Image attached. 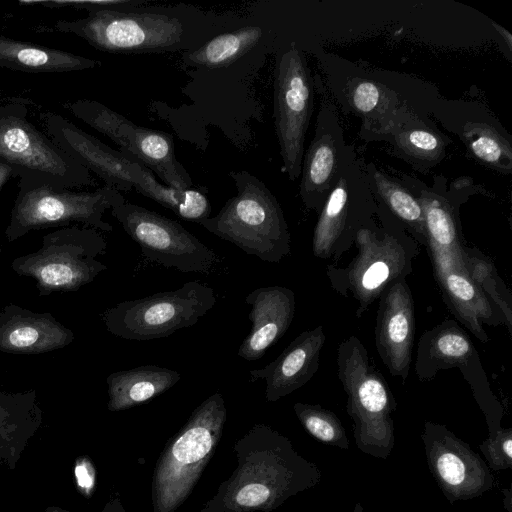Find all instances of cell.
I'll return each mask as SVG.
<instances>
[{
    "instance_id": "6da1fadb",
    "label": "cell",
    "mask_w": 512,
    "mask_h": 512,
    "mask_svg": "<svg viewBox=\"0 0 512 512\" xmlns=\"http://www.w3.org/2000/svg\"><path fill=\"white\" fill-rule=\"evenodd\" d=\"M54 27L97 50L127 54L185 52L217 35V24L210 16L182 5L93 11L82 19L59 20Z\"/></svg>"
},
{
    "instance_id": "7a4b0ae2",
    "label": "cell",
    "mask_w": 512,
    "mask_h": 512,
    "mask_svg": "<svg viewBox=\"0 0 512 512\" xmlns=\"http://www.w3.org/2000/svg\"><path fill=\"white\" fill-rule=\"evenodd\" d=\"M315 55L336 107L361 120L359 134L382 128L404 108L430 115L440 97L432 84L407 74L369 68L322 49Z\"/></svg>"
},
{
    "instance_id": "3957f363",
    "label": "cell",
    "mask_w": 512,
    "mask_h": 512,
    "mask_svg": "<svg viewBox=\"0 0 512 512\" xmlns=\"http://www.w3.org/2000/svg\"><path fill=\"white\" fill-rule=\"evenodd\" d=\"M39 118L52 141L99 176L105 186L119 192L135 189L184 220L199 224L210 217L211 205L204 193L191 188L177 190L160 183L136 159L109 147L59 114L45 111L39 113Z\"/></svg>"
},
{
    "instance_id": "277c9868",
    "label": "cell",
    "mask_w": 512,
    "mask_h": 512,
    "mask_svg": "<svg viewBox=\"0 0 512 512\" xmlns=\"http://www.w3.org/2000/svg\"><path fill=\"white\" fill-rule=\"evenodd\" d=\"M357 254L344 267H327L331 287L357 302L356 317L394 282L406 279L418 255V243L390 216L376 208L375 217L356 234Z\"/></svg>"
},
{
    "instance_id": "5b68a950",
    "label": "cell",
    "mask_w": 512,
    "mask_h": 512,
    "mask_svg": "<svg viewBox=\"0 0 512 512\" xmlns=\"http://www.w3.org/2000/svg\"><path fill=\"white\" fill-rule=\"evenodd\" d=\"M237 193L199 224L260 260L278 263L291 252V235L272 192L247 171H231Z\"/></svg>"
},
{
    "instance_id": "8992f818",
    "label": "cell",
    "mask_w": 512,
    "mask_h": 512,
    "mask_svg": "<svg viewBox=\"0 0 512 512\" xmlns=\"http://www.w3.org/2000/svg\"><path fill=\"white\" fill-rule=\"evenodd\" d=\"M227 420L221 393L206 398L170 439L153 474V512H175L188 498L216 449Z\"/></svg>"
},
{
    "instance_id": "52a82bcc",
    "label": "cell",
    "mask_w": 512,
    "mask_h": 512,
    "mask_svg": "<svg viewBox=\"0 0 512 512\" xmlns=\"http://www.w3.org/2000/svg\"><path fill=\"white\" fill-rule=\"evenodd\" d=\"M18 188L5 230L8 242H13L32 230L67 227L73 223L111 232L113 227L104 221V213L126 201L121 192L108 186L94 191H73L19 179Z\"/></svg>"
},
{
    "instance_id": "ba28073f",
    "label": "cell",
    "mask_w": 512,
    "mask_h": 512,
    "mask_svg": "<svg viewBox=\"0 0 512 512\" xmlns=\"http://www.w3.org/2000/svg\"><path fill=\"white\" fill-rule=\"evenodd\" d=\"M106 248L105 238L94 228L61 227L45 234L37 251L15 258L11 268L34 279L40 295L74 292L107 270L97 259Z\"/></svg>"
},
{
    "instance_id": "9c48e42d",
    "label": "cell",
    "mask_w": 512,
    "mask_h": 512,
    "mask_svg": "<svg viewBox=\"0 0 512 512\" xmlns=\"http://www.w3.org/2000/svg\"><path fill=\"white\" fill-rule=\"evenodd\" d=\"M23 102L0 105V161L14 177L60 188L93 186L90 171L32 124Z\"/></svg>"
},
{
    "instance_id": "30bf717a",
    "label": "cell",
    "mask_w": 512,
    "mask_h": 512,
    "mask_svg": "<svg viewBox=\"0 0 512 512\" xmlns=\"http://www.w3.org/2000/svg\"><path fill=\"white\" fill-rule=\"evenodd\" d=\"M215 303V292L210 286L190 281L176 290L119 302L103 312L102 320L114 336L148 341L196 325Z\"/></svg>"
},
{
    "instance_id": "8fae6325",
    "label": "cell",
    "mask_w": 512,
    "mask_h": 512,
    "mask_svg": "<svg viewBox=\"0 0 512 512\" xmlns=\"http://www.w3.org/2000/svg\"><path fill=\"white\" fill-rule=\"evenodd\" d=\"M278 434L254 425L235 444L237 467L199 512H268L276 505L280 464L274 446Z\"/></svg>"
},
{
    "instance_id": "7c38bea8",
    "label": "cell",
    "mask_w": 512,
    "mask_h": 512,
    "mask_svg": "<svg viewBox=\"0 0 512 512\" xmlns=\"http://www.w3.org/2000/svg\"><path fill=\"white\" fill-rule=\"evenodd\" d=\"M273 87L274 124L283 170L295 181L301 173L315 87L306 56L294 41L276 56Z\"/></svg>"
},
{
    "instance_id": "4fadbf2b",
    "label": "cell",
    "mask_w": 512,
    "mask_h": 512,
    "mask_svg": "<svg viewBox=\"0 0 512 512\" xmlns=\"http://www.w3.org/2000/svg\"><path fill=\"white\" fill-rule=\"evenodd\" d=\"M66 108L75 117L109 137L121 152L151 170L164 185L177 190L191 188V177L175 156L172 135L138 126L94 100L79 99L67 104Z\"/></svg>"
},
{
    "instance_id": "5bb4252c",
    "label": "cell",
    "mask_w": 512,
    "mask_h": 512,
    "mask_svg": "<svg viewBox=\"0 0 512 512\" xmlns=\"http://www.w3.org/2000/svg\"><path fill=\"white\" fill-rule=\"evenodd\" d=\"M376 204L365 172V162L356 155L342 171L318 214L312 237L317 258L339 260L354 245L357 232L375 217Z\"/></svg>"
},
{
    "instance_id": "9a60e30c",
    "label": "cell",
    "mask_w": 512,
    "mask_h": 512,
    "mask_svg": "<svg viewBox=\"0 0 512 512\" xmlns=\"http://www.w3.org/2000/svg\"><path fill=\"white\" fill-rule=\"evenodd\" d=\"M111 214L142 254L165 268L209 273L217 260L212 249L173 219L127 201L113 207Z\"/></svg>"
},
{
    "instance_id": "2e32d148",
    "label": "cell",
    "mask_w": 512,
    "mask_h": 512,
    "mask_svg": "<svg viewBox=\"0 0 512 512\" xmlns=\"http://www.w3.org/2000/svg\"><path fill=\"white\" fill-rule=\"evenodd\" d=\"M314 87L321 94V104L314 137L303 155L299 196L307 209L319 214L342 171L357 153L353 145L346 143L337 107L318 75L314 77Z\"/></svg>"
},
{
    "instance_id": "e0dca14e",
    "label": "cell",
    "mask_w": 512,
    "mask_h": 512,
    "mask_svg": "<svg viewBox=\"0 0 512 512\" xmlns=\"http://www.w3.org/2000/svg\"><path fill=\"white\" fill-rule=\"evenodd\" d=\"M430 116L454 134L474 160L498 173H512V137L486 105L440 96Z\"/></svg>"
},
{
    "instance_id": "ac0fdd59",
    "label": "cell",
    "mask_w": 512,
    "mask_h": 512,
    "mask_svg": "<svg viewBox=\"0 0 512 512\" xmlns=\"http://www.w3.org/2000/svg\"><path fill=\"white\" fill-rule=\"evenodd\" d=\"M399 178L417 197L424 214L428 251L463 258L464 243L459 221L460 207L476 194H487L473 178L462 176L452 181L435 175L431 186L411 175Z\"/></svg>"
},
{
    "instance_id": "d6986e66",
    "label": "cell",
    "mask_w": 512,
    "mask_h": 512,
    "mask_svg": "<svg viewBox=\"0 0 512 512\" xmlns=\"http://www.w3.org/2000/svg\"><path fill=\"white\" fill-rule=\"evenodd\" d=\"M458 368L478 401L494 400L480 356L467 333L452 319L425 331L417 345L415 373L419 381L442 370Z\"/></svg>"
},
{
    "instance_id": "ffe728a7",
    "label": "cell",
    "mask_w": 512,
    "mask_h": 512,
    "mask_svg": "<svg viewBox=\"0 0 512 512\" xmlns=\"http://www.w3.org/2000/svg\"><path fill=\"white\" fill-rule=\"evenodd\" d=\"M366 142L384 141L393 156L420 173H428L447 156L451 139L424 112L404 108L382 128L360 133Z\"/></svg>"
},
{
    "instance_id": "44dd1931",
    "label": "cell",
    "mask_w": 512,
    "mask_h": 512,
    "mask_svg": "<svg viewBox=\"0 0 512 512\" xmlns=\"http://www.w3.org/2000/svg\"><path fill=\"white\" fill-rule=\"evenodd\" d=\"M415 329L413 297L406 279H401L379 297L375 345L389 373L403 382L410 371Z\"/></svg>"
},
{
    "instance_id": "7402d4cb",
    "label": "cell",
    "mask_w": 512,
    "mask_h": 512,
    "mask_svg": "<svg viewBox=\"0 0 512 512\" xmlns=\"http://www.w3.org/2000/svg\"><path fill=\"white\" fill-rule=\"evenodd\" d=\"M428 252L446 306L476 338L486 343L489 337L483 324L505 326L502 316L468 275L463 258Z\"/></svg>"
},
{
    "instance_id": "603a6c76",
    "label": "cell",
    "mask_w": 512,
    "mask_h": 512,
    "mask_svg": "<svg viewBox=\"0 0 512 512\" xmlns=\"http://www.w3.org/2000/svg\"><path fill=\"white\" fill-rule=\"evenodd\" d=\"M325 341L322 325L303 331L274 361L261 369L251 370L250 381H265V398L269 402L287 396L305 385L318 371Z\"/></svg>"
},
{
    "instance_id": "cb8c5ba5",
    "label": "cell",
    "mask_w": 512,
    "mask_h": 512,
    "mask_svg": "<svg viewBox=\"0 0 512 512\" xmlns=\"http://www.w3.org/2000/svg\"><path fill=\"white\" fill-rule=\"evenodd\" d=\"M245 303L251 306L248 319L252 326L237 355L244 360L255 361L290 327L296 308L295 294L283 286L260 287L245 297Z\"/></svg>"
},
{
    "instance_id": "d4e9b609",
    "label": "cell",
    "mask_w": 512,
    "mask_h": 512,
    "mask_svg": "<svg viewBox=\"0 0 512 512\" xmlns=\"http://www.w3.org/2000/svg\"><path fill=\"white\" fill-rule=\"evenodd\" d=\"M74 332L51 313H37L15 304L0 311V352L34 355L63 348Z\"/></svg>"
},
{
    "instance_id": "484cf974",
    "label": "cell",
    "mask_w": 512,
    "mask_h": 512,
    "mask_svg": "<svg viewBox=\"0 0 512 512\" xmlns=\"http://www.w3.org/2000/svg\"><path fill=\"white\" fill-rule=\"evenodd\" d=\"M43 412L36 390L0 392V467L13 471L28 442L39 430Z\"/></svg>"
},
{
    "instance_id": "4316f807",
    "label": "cell",
    "mask_w": 512,
    "mask_h": 512,
    "mask_svg": "<svg viewBox=\"0 0 512 512\" xmlns=\"http://www.w3.org/2000/svg\"><path fill=\"white\" fill-rule=\"evenodd\" d=\"M365 172L376 207L427 248L423 210L412 190L399 177L390 175L373 162H365Z\"/></svg>"
},
{
    "instance_id": "83f0119b",
    "label": "cell",
    "mask_w": 512,
    "mask_h": 512,
    "mask_svg": "<svg viewBox=\"0 0 512 512\" xmlns=\"http://www.w3.org/2000/svg\"><path fill=\"white\" fill-rule=\"evenodd\" d=\"M181 379L178 371L157 365H141L111 373L107 408L111 412L127 410L161 395Z\"/></svg>"
},
{
    "instance_id": "f1b7e54d",
    "label": "cell",
    "mask_w": 512,
    "mask_h": 512,
    "mask_svg": "<svg viewBox=\"0 0 512 512\" xmlns=\"http://www.w3.org/2000/svg\"><path fill=\"white\" fill-rule=\"evenodd\" d=\"M100 65V61L81 55L0 35V67L6 69L25 73H63Z\"/></svg>"
},
{
    "instance_id": "f546056e",
    "label": "cell",
    "mask_w": 512,
    "mask_h": 512,
    "mask_svg": "<svg viewBox=\"0 0 512 512\" xmlns=\"http://www.w3.org/2000/svg\"><path fill=\"white\" fill-rule=\"evenodd\" d=\"M264 37V29L246 25L234 31L219 33L197 49L182 53L188 66L220 68L228 66L256 47Z\"/></svg>"
},
{
    "instance_id": "4dcf8cb0",
    "label": "cell",
    "mask_w": 512,
    "mask_h": 512,
    "mask_svg": "<svg viewBox=\"0 0 512 512\" xmlns=\"http://www.w3.org/2000/svg\"><path fill=\"white\" fill-rule=\"evenodd\" d=\"M463 263L468 275L502 316L508 332L512 333V295L494 262L478 249L464 245Z\"/></svg>"
},
{
    "instance_id": "1f68e13d",
    "label": "cell",
    "mask_w": 512,
    "mask_h": 512,
    "mask_svg": "<svg viewBox=\"0 0 512 512\" xmlns=\"http://www.w3.org/2000/svg\"><path fill=\"white\" fill-rule=\"evenodd\" d=\"M146 0H21L22 5H37L44 8H75L89 12L99 10H122L148 5Z\"/></svg>"
},
{
    "instance_id": "d6a6232c",
    "label": "cell",
    "mask_w": 512,
    "mask_h": 512,
    "mask_svg": "<svg viewBox=\"0 0 512 512\" xmlns=\"http://www.w3.org/2000/svg\"><path fill=\"white\" fill-rule=\"evenodd\" d=\"M294 409L305 428L322 441H332L337 435V426L329 413L320 407L297 403Z\"/></svg>"
},
{
    "instance_id": "836d02e7",
    "label": "cell",
    "mask_w": 512,
    "mask_h": 512,
    "mask_svg": "<svg viewBox=\"0 0 512 512\" xmlns=\"http://www.w3.org/2000/svg\"><path fill=\"white\" fill-rule=\"evenodd\" d=\"M74 476L78 492L85 498L92 497L96 487V470L88 456H79L75 460Z\"/></svg>"
},
{
    "instance_id": "e575fe53",
    "label": "cell",
    "mask_w": 512,
    "mask_h": 512,
    "mask_svg": "<svg viewBox=\"0 0 512 512\" xmlns=\"http://www.w3.org/2000/svg\"><path fill=\"white\" fill-rule=\"evenodd\" d=\"M437 469L442 479L451 486H458L464 481V463L453 453L442 454L437 460Z\"/></svg>"
},
{
    "instance_id": "d590c367",
    "label": "cell",
    "mask_w": 512,
    "mask_h": 512,
    "mask_svg": "<svg viewBox=\"0 0 512 512\" xmlns=\"http://www.w3.org/2000/svg\"><path fill=\"white\" fill-rule=\"evenodd\" d=\"M492 26L496 30V32L499 34L500 38L504 41V44L506 45L507 49V58L509 61H511V53H512V35L510 32H508L506 29H504L499 24L491 21Z\"/></svg>"
},
{
    "instance_id": "8d00e7d4",
    "label": "cell",
    "mask_w": 512,
    "mask_h": 512,
    "mask_svg": "<svg viewBox=\"0 0 512 512\" xmlns=\"http://www.w3.org/2000/svg\"><path fill=\"white\" fill-rule=\"evenodd\" d=\"M12 177H14L12 168L8 164L0 161V191Z\"/></svg>"
},
{
    "instance_id": "74e56055",
    "label": "cell",
    "mask_w": 512,
    "mask_h": 512,
    "mask_svg": "<svg viewBox=\"0 0 512 512\" xmlns=\"http://www.w3.org/2000/svg\"><path fill=\"white\" fill-rule=\"evenodd\" d=\"M102 512H125L119 497H112L104 506Z\"/></svg>"
},
{
    "instance_id": "f35d334b",
    "label": "cell",
    "mask_w": 512,
    "mask_h": 512,
    "mask_svg": "<svg viewBox=\"0 0 512 512\" xmlns=\"http://www.w3.org/2000/svg\"><path fill=\"white\" fill-rule=\"evenodd\" d=\"M503 450L506 453V455L511 458L512 457V440L507 439L503 444Z\"/></svg>"
},
{
    "instance_id": "ab89813d",
    "label": "cell",
    "mask_w": 512,
    "mask_h": 512,
    "mask_svg": "<svg viewBox=\"0 0 512 512\" xmlns=\"http://www.w3.org/2000/svg\"><path fill=\"white\" fill-rule=\"evenodd\" d=\"M44 512H70V511L62 509V508L57 507V506H49V507H47L45 509Z\"/></svg>"
}]
</instances>
